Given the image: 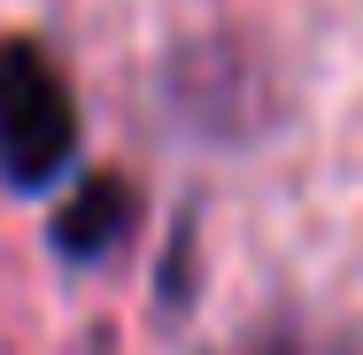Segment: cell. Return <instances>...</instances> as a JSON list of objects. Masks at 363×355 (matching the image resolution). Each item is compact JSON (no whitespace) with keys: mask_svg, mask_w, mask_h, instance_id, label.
Instances as JSON below:
<instances>
[{"mask_svg":"<svg viewBox=\"0 0 363 355\" xmlns=\"http://www.w3.org/2000/svg\"><path fill=\"white\" fill-rule=\"evenodd\" d=\"M77 162V93L39 39H0V178L47 193Z\"/></svg>","mask_w":363,"mask_h":355,"instance_id":"cell-1","label":"cell"},{"mask_svg":"<svg viewBox=\"0 0 363 355\" xmlns=\"http://www.w3.org/2000/svg\"><path fill=\"white\" fill-rule=\"evenodd\" d=\"M124 232H132V186H124V178H85L70 201H62V216H55V247H62L70 263L108 255Z\"/></svg>","mask_w":363,"mask_h":355,"instance_id":"cell-2","label":"cell"},{"mask_svg":"<svg viewBox=\"0 0 363 355\" xmlns=\"http://www.w3.org/2000/svg\"><path fill=\"white\" fill-rule=\"evenodd\" d=\"M271 355H309V348H271Z\"/></svg>","mask_w":363,"mask_h":355,"instance_id":"cell-3","label":"cell"}]
</instances>
